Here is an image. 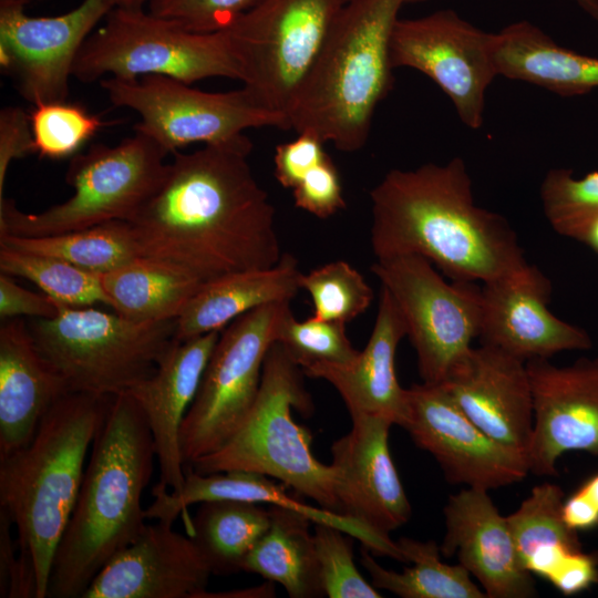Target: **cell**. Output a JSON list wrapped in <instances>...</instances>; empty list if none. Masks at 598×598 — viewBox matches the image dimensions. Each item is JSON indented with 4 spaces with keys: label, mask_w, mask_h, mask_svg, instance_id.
<instances>
[{
    "label": "cell",
    "mask_w": 598,
    "mask_h": 598,
    "mask_svg": "<svg viewBox=\"0 0 598 598\" xmlns=\"http://www.w3.org/2000/svg\"><path fill=\"white\" fill-rule=\"evenodd\" d=\"M561 514L574 530H589L598 526V509L578 489L564 501Z\"/></svg>",
    "instance_id": "obj_46"
},
{
    "label": "cell",
    "mask_w": 598,
    "mask_h": 598,
    "mask_svg": "<svg viewBox=\"0 0 598 598\" xmlns=\"http://www.w3.org/2000/svg\"><path fill=\"white\" fill-rule=\"evenodd\" d=\"M406 394L402 427L435 458L450 483L489 491L520 482L529 473L526 460L475 425L443 384H413Z\"/></svg>",
    "instance_id": "obj_16"
},
{
    "label": "cell",
    "mask_w": 598,
    "mask_h": 598,
    "mask_svg": "<svg viewBox=\"0 0 598 598\" xmlns=\"http://www.w3.org/2000/svg\"><path fill=\"white\" fill-rule=\"evenodd\" d=\"M58 305L55 317L28 323L38 349L70 392H128L155 372L177 340L176 319L138 322L93 306Z\"/></svg>",
    "instance_id": "obj_7"
},
{
    "label": "cell",
    "mask_w": 598,
    "mask_h": 598,
    "mask_svg": "<svg viewBox=\"0 0 598 598\" xmlns=\"http://www.w3.org/2000/svg\"><path fill=\"white\" fill-rule=\"evenodd\" d=\"M59 312V305L44 293H37L24 289L12 277L0 274V317L2 320L11 318L31 317L39 319L53 318Z\"/></svg>",
    "instance_id": "obj_45"
},
{
    "label": "cell",
    "mask_w": 598,
    "mask_h": 598,
    "mask_svg": "<svg viewBox=\"0 0 598 598\" xmlns=\"http://www.w3.org/2000/svg\"><path fill=\"white\" fill-rule=\"evenodd\" d=\"M283 484L270 477L246 471H228L200 474L185 467V480L178 492L166 488L153 489L154 501L146 508V518L173 523L182 515L187 516L190 505L209 501H243L267 504L291 509L307 516L312 524H327L342 529L360 540L374 555L404 561L396 540L368 527L347 515L328 511L321 506H310L298 497L290 496Z\"/></svg>",
    "instance_id": "obj_24"
},
{
    "label": "cell",
    "mask_w": 598,
    "mask_h": 598,
    "mask_svg": "<svg viewBox=\"0 0 598 598\" xmlns=\"http://www.w3.org/2000/svg\"><path fill=\"white\" fill-rule=\"evenodd\" d=\"M35 154L29 112L19 106H6L0 111V198L10 164Z\"/></svg>",
    "instance_id": "obj_44"
},
{
    "label": "cell",
    "mask_w": 598,
    "mask_h": 598,
    "mask_svg": "<svg viewBox=\"0 0 598 598\" xmlns=\"http://www.w3.org/2000/svg\"><path fill=\"white\" fill-rule=\"evenodd\" d=\"M396 543L404 561L412 564L402 571L384 568L362 546L361 564L377 589L402 598H487L461 564L441 560V549L434 540L401 537Z\"/></svg>",
    "instance_id": "obj_33"
},
{
    "label": "cell",
    "mask_w": 598,
    "mask_h": 598,
    "mask_svg": "<svg viewBox=\"0 0 598 598\" xmlns=\"http://www.w3.org/2000/svg\"><path fill=\"white\" fill-rule=\"evenodd\" d=\"M0 272L31 281L44 295L65 306H109L102 275L59 258L0 247Z\"/></svg>",
    "instance_id": "obj_35"
},
{
    "label": "cell",
    "mask_w": 598,
    "mask_h": 598,
    "mask_svg": "<svg viewBox=\"0 0 598 598\" xmlns=\"http://www.w3.org/2000/svg\"><path fill=\"white\" fill-rule=\"evenodd\" d=\"M348 0H261L227 31L244 86L286 121ZM224 30V29H223Z\"/></svg>",
    "instance_id": "obj_10"
},
{
    "label": "cell",
    "mask_w": 598,
    "mask_h": 598,
    "mask_svg": "<svg viewBox=\"0 0 598 598\" xmlns=\"http://www.w3.org/2000/svg\"><path fill=\"white\" fill-rule=\"evenodd\" d=\"M27 4H29L30 2H34V1H45V0H23Z\"/></svg>",
    "instance_id": "obj_51"
},
{
    "label": "cell",
    "mask_w": 598,
    "mask_h": 598,
    "mask_svg": "<svg viewBox=\"0 0 598 598\" xmlns=\"http://www.w3.org/2000/svg\"><path fill=\"white\" fill-rule=\"evenodd\" d=\"M109 78L164 75L187 84L208 79L243 81L227 31L193 32L145 12L113 8L81 47L72 76L83 83Z\"/></svg>",
    "instance_id": "obj_8"
},
{
    "label": "cell",
    "mask_w": 598,
    "mask_h": 598,
    "mask_svg": "<svg viewBox=\"0 0 598 598\" xmlns=\"http://www.w3.org/2000/svg\"><path fill=\"white\" fill-rule=\"evenodd\" d=\"M534 401L527 465L535 475H556L568 452L598 456V357L557 367L548 359L526 361Z\"/></svg>",
    "instance_id": "obj_17"
},
{
    "label": "cell",
    "mask_w": 598,
    "mask_h": 598,
    "mask_svg": "<svg viewBox=\"0 0 598 598\" xmlns=\"http://www.w3.org/2000/svg\"><path fill=\"white\" fill-rule=\"evenodd\" d=\"M411 0H348L288 114V130L312 131L343 152L362 148L392 86L390 44Z\"/></svg>",
    "instance_id": "obj_5"
},
{
    "label": "cell",
    "mask_w": 598,
    "mask_h": 598,
    "mask_svg": "<svg viewBox=\"0 0 598 598\" xmlns=\"http://www.w3.org/2000/svg\"><path fill=\"white\" fill-rule=\"evenodd\" d=\"M0 247L59 258L99 275L141 256L127 220L38 237L0 234Z\"/></svg>",
    "instance_id": "obj_34"
},
{
    "label": "cell",
    "mask_w": 598,
    "mask_h": 598,
    "mask_svg": "<svg viewBox=\"0 0 598 598\" xmlns=\"http://www.w3.org/2000/svg\"><path fill=\"white\" fill-rule=\"evenodd\" d=\"M443 513L441 554L456 555L487 598L536 596L533 575L519 563L507 517L499 513L488 491L463 488L448 496Z\"/></svg>",
    "instance_id": "obj_22"
},
{
    "label": "cell",
    "mask_w": 598,
    "mask_h": 598,
    "mask_svg": "<svg viewBox=\"0 0 598 598\" xmlns=\"http://www.w3.org/2000/svg\"><path fill=\"white\" fill-rule=\"evenodd\" d=\"M578 241L587 245L598 254V215L586 226Z\"/></svg>",
    "instance_id": "obj_47"
},
{
    "label": "cell",
    "mask_w": 598,
    "mask_h": 598,
    "mask_svg": "<svg viewBox=\"0 0 598 598\" xmlns=\"http://www.w3.org/2000/svg\"><path fill=\"white\" fill-rule=\"evenodd\" d=\"M405 336L403 317L382 288L374 327L364 349L349 362L316 363L301 370L309 378L330 383L351 417L380 416L402 427L408 414V394L396 377L395 354Z\"/></svg>",
    "instance_id": "obj_26"
},
{
    "label": "cell",
    "mask_w": 598,
    "mask_h": 598,
    "mask_svg": "<svg viewBox=\"0 0 598 598\" xmlns=\"http://www.w3.org/2000/svg\"><path fill=\"white\" fill-rule=\"evenodd\" d=\"M370 198L377 259L419 255L453 280L482 283L529 265L506 218L475 204L461 157L392 169Z\"/></svg>",
    "instance_id": "obj_2"
},
{
    "label": "cell",
    "mask_w": 598,
    "mask_h": 598,
    "mask_svg": "<svg viewBox=\"0 0 598 598\" xmlns=\"http://www.w3.org/2000/svg\"><path fill=\"white\" fill-rule=\"evenodd\" d=\"M350 431L333 442L331 465L340 483L342 513L389 535L405 525L412 508L393 463L384 417L352 416Z\"/></svg>",
    "instance_id": "obj_21"
},
{
    "label": "cell",
    "mask_w": 598,
    "mask_h": 598,
    "mask_svg": "<svg viewBox=\"0 0 598 598\" xmlns=\"http://www.w3.org/2000/svg\"><path fill=\"white\" fill-rule=\"evenodd\" d=\"M154 457L140 405L127 392L113 396L54 555L48 597L81 598L101 568L140 535L147 519L142 495Z\"/></svg>",
    "instance_id": "obj_3"
},
{
    "label": "cell",
    "mask_w": 598,
    "mask_h": 598,
    "mask_svg": "<svg viewBox=\"0 0 598 598\" xmlns=\"http://www.w3.org/2000/svg\"><path fill=\"white\" fill-rule=\"evenodd\" d=\"M313 538L324 596L329 598H380L359 571L353 556L352 536L342 529L315 524Z\"/></svg>",
    "instance_id": "obj_40"
},
{
    "label": "cell",
    "mask_w": 598,
    "mask_h": 598,
    "mask_svg": "<svg viewBox=\"0 0 598 598\" xmlns=\"http://www.w3.org/2000/svg\"><path fill=\"white\" fill-rule=\"evenodd\" d=\"M113 396L69 392L28 445L0 458V508L17 528L23 598H45L75 506L87 451Z\"/></svg>",
    "instance_id": "obj_4"
},
{
    "label": "cell",
    "mask_w": 598,
    "mask_h": 598,
    "mask_svg": "<svg viewBox=\"0 0 598 598\" xmlns=\"http://www.w3.org/2000/svg\"><path fill=\"white\" fill-rule=\"evenodd\" d=\"M62 375L42 355L23 318L0 326V458L33 439L52 405L69 393Z\"/></svg>",
    "instance_id": "obj_27"
},
{
    "label": "cell",
    "mask_w": 598,
    "mask_h": 598,
    "mask_svg": "<svg viewBox=\"0 0 598 598\" xmlns=\"http://www.w3.org/2000/svg\"><path fill=\"white\" fill-rule=\"evenodd\" d=\"M115 7L126 8V9H140L148 2L150 0H113Z\"/></svg>",
    "instance_id": "obj_50"
},
{
    "label": "cell",
    "mask_w": 598,
    "mask_h": 598,
    "mask_svg": "<svg viewBox=\"0 0 598 598\" xmlns=\"http://www.w3.org/2000/svg\"><path fill=\"white\" fill-rule=\"evenodd\" d=\"M494 53L498 76L563 96L582 95L598 87V58L559 45L526 20L495 32Z\"/></svg>",
    "instance_id": "obj_29"
},
{
    "label": "cell",
    "mask_w": 598,
    "mask_h": 598,
    "mask_svg": "<svg viewBox=\"0 0 598 598\" xmlns=\"http://www.w3.org/2000/svg\"><path fill=\"white\" fill-rule=\"evenodd\" d=\"M29 115L35 154L49 159L73 157L105 124L68 100L38 103Z\"/></svg>",
    "instance_id": "obj_38"
},
{
    "label": "cell",
    "mask_w": 598,
    "mask_h": 598,
    "mask_svg": "<svg viewBox=\"0 0 598 598\" xmlns=\"http://www.w3.org/2000/svg\"><path fill=\"white\" fill-rule=\"evenodd\" d=\"M301 289L311 297L313 318L344 324L363 313L374 297L364 277L344 260L302 274Z\"/></svg>",
    "instance_id": "obj_36"
},
{
    "label": "cell",
    "mask_w": 598,
    "mask_h": 598,
    "mask_svg": "<svg viewBox=\"0 0 598 598\" xmlns=\"http://www.w3.org/2000/svg\"><path fill=\"white\" fill-rule=\"evenodd\" d=\"M220 332L176 340L161 358L155 372L127 392L140 405L153 437L159 465L157 487L178 492L184 483L182 424Z\"/></svg>",
    "instance_id": "obj_23"
},
{
    "label": "cell",
    "mask_w": 598,
    "mask_h": 598,
    "mask_svg": "<svg viewBox=\"0 0 598 598\" xmlns=\"http://www.w3.org/2000/svg\"><path fill=\"white\" fill-rule=\"evenodd\" d=\"M269 511L270 526L246 557L243 570L279 584L291 598L324 596L312 522L279 506Z\"/></svg>",
    "instance_id": "obj_30"
},
{
    "label": "cell",
    "mask_w": 598,
    "mask_h": 598,
    "mask_svg": "<svg viewBox=\"0 0 598 598\" xmlns=\"http://www.w3.org/2000/svg\"><path fill=\"white\" fill-rule=\"evenodd\" d=\"M549 279L534 265L481 286V343L520 360L549 359L561 351L588 350L589 333L555 316Z\"/></svg>",
    "instance_id": "obj_18"
},
{
    "label": "cell",
    "mask_w": 598,
    "mask_h": 598,
    "mask_svg": "<svg viewBox=\"0 0 598 598\" xmlns=\"http://www.w3.org/2000/svg\"><path fill=\"white\" fill-rule=\"evenodd\" d=\"M323 142L312 131L298 132V136L277 145L275 152V176L285 188L293 189L315 166L329 154Z\"/></svg>",
    "instance_id": "obj_43"
},
{
    "label": "cell",
    "mask_w": 598,
    "mask_h": 598,
    "mask_svg": "<svg viewBox=\"0 0 598 598\" xmlns=\"http://www.w3.org/2000/svg\"><path fill=\"white\" fill-rule=\"evenodd\" d=\"M110 101L135 111L138 132L167 154L187 145L225 144L248 128L275 126L286 121L265 107L245 86L229 92H205L173 78L145 75L100 81Z\"/></svg>",
    "instance_id": "obj_12"
},
{
    "label": "cell",
    "mask_w": 598,
    "mask_h": 598,
    "mask_svg": "<svg viewBox=\"0 0 598 598\" xmlns=\"http://www.w3.org/2000/svg\"><path fill=\"white\" fill-rule=\"evenodd\" d=\"M290 311V301L268 303L220 332L182 424L185 466L218 450L241 425L256 401L266 354Z\"/></svg>",
    "instance_id": "obj_11"
},
{
    "label": "cell",
    "mask_w": 598,
    "mask_h": 598,
    "mask_svg": "<svg viewBox=\"0 0 598 598\" xmlns=\"http://www.w3.org/2000/svg\"><path fill=\"white\" fill-rule=\"evenodd\" d=\"M423 1H426V0H411L410 3H417V2H423Z\"/></svg>",
    "instance_id": "obj_52"
},
{
    "label": "cell",
    "mask_w": 598,
    "mask_h": 598,
    "mask_svg": "<svg viewBox=\"0 0 598 598\" xmlns=\"http://www.w3.org/2000/svg\"><path fill=\"white\" fill-rule=\"evenodd\" d=\"M539 196L544 214L559 235L578 240L598 215V171L581 178L573 171L554 168L542 181Z\"/></svg>",
    "instance_id": "obj_37"
},
{
    "label": "cell",
    "mask_w": 598,
    "mask_h": 598,
    "mask_svg": "<svg viewBox=\"0 0 598 598\" xmlns=\"http://www.w3.org/2000/svg\"><path fill=\"white\" fill-rule=\"evenodd\" d=\"M301 277L297 259L285 254L270 268L233 272L203 282L176 319V339L223 331L256 308L291 301L301 289Z\"/></svg>",
    "instance_id": "obj_28"
},
{
    "label": "cell",
    "mask_w": 598,
    "mask_h": 598,
    "mask_svg": "<svg viewBox=\"0 0 598 598\" xmlns=\"http://www.w3.org/2000/svg\"><path fill=\"white\" fill-rule=\"evenodd\" d=\"M212 575L190 536L156 520L101 568L81 598H203Z\"/></svg>",
    "instance_id": "obj_20"
},
{
    "label": "cell",
    "mask_w": 598,
    "mask_h": 598,
    "mask_svg": "<svg viewBox=\"0 0 598 598\" xmlns=\"http://www.w3.org/2000/svg\"><path fill=\"white\" fill-rule=\"evenodd\" d=\"M292 193L298 208L321 219L346 207L339 172L330 156L309 171Z\"/></svg>",
    "instance_id": "obj_42"
},
{
    "label": "cell",
    "mask_w": 598,
    "mask_h": 598,
    "mask_svg": "<svg viewBox=\"0 0 598 598\" xmlns=\"http://www.w3.org/2000/svg\"><path fill=\"white\" fill-rule=\"evenodd\" d=\"M261 0H150L148 12L193 32H216Z\"/></svg>",
    "instance_id": "obj_41"
},
{
    "label": "cell",
    "mask_w": 598,
    "mask_h": 598,
    "mask_svg": "<svg viewBox=\"0 0 598 598\" xmlns=\"http://www.w3.org/2000/svg\"><path fill=\"white\" fill-rule=\"evenodd\" d=\"M563 503L561 487L545 482L506 517L523 568L571 596L598 584V556L584 550L563 518Z\"/></svg>",
    "instance_id": "obj_25"
},
{
    "label": "cell",
    "mask_w": 598,
    "mask_h": 598,
    "mask_svg": "<svg viewBox=\"0 0 598 598\" xmlns=\"http://www.w3.org/2000/svg\"><path fill=\"white\" fill-rule=\"evenodd\" d=\"M243 501L199 503L185 525L215 575L243 570V564L270 526V511Z\"/></svg>",
    "instance_id": "obj_32"
},
{
    "label": "cell",
    "mask_w": 598,
    "mask_h": 598,
    "mask_svg": "<svg viewBox=\"0 0 598 598\" xmlns=\"http://www.w3.org/2000/svg\"><path fill=\"white\" fill-rule=\"evenodd\" d=\"M578 491L598 509V473L589 477Z\"/></svg>",
    "instance_id": "obj_48"
},
{
    "label": "cell",
    "mask_w": 598,
    "mask_h": 598,
    "mask_svg": "<svg viewBox=\"0 0 598 598\" xmlns=\"http://www.w3.org/2000/svg\"><path fill=\"white\" fill-rule=\"evenodd\" d=\"M441 384L475 425L527 462L534 401L526 361L481 343Z\"/></svg>",
    "instance_id": "obj_19"
},
{
    "label": "cell",
    "mask_w": 598,
    "mask_h": 598,
    "mask_svg": "<svg viewBox=\"0 0 598 598\" xmlns=\"http://www.w3.org/2000/svg\"><path fill=\"white\" fill-rule=\"evenodd\" d=\"M578 4L587 14L598 21V0H571Z\"/></svg>",
    "instance_id": "obj_49"
},
{
    "label": "cell",
    "mask_w": 598,
    "mask_h": 598,
    "mask_svg": "<svg viewBox=\"0 0 598 598\" xmlns=\"http://www.w3.org/2000/svg\"><path fill=\"white\" fill-rule=\"evenodd\" d=\"M202 283L177 267L144 256L102 275L109 307L138 322L177 319Z\"/></svg>",
    "instance_id": "obj_31"
},
{
    "label": "cell",
    "mask_w": 598,
    "mask_h": 598,
    "mask_svg": "<svg viewBox=\"0 0 598 598\" xmlns=\"http://www.w3.org/2000/svg\"><path fill=\"white\" fill-rule=\"evenodd\" d=\"M244 134L193 153H173L163 179L128 220L140 255L202 282L277 265L275 208L248 163Z\"/></svg>",
    "instance_id": "obj_1"
},
{
    "label": "cell",
    "mask_w": 598,
    "mask_h": 598,
    "mask_svg": "<svg viewBox=\"0 0 598 598\" xmlns=\"http://www.w3.org/2000/svg\"><path fill=\"white\" fill-rule=\"evenodd\" d=\"M277 342L301 369L316 363H346L359 353L347 337L344 323L313 317L298 321L291 311L280 326Z\"/></svg>",
    "instance_id": "obj_39"
},
{
    "label": "cell",
    "mask_w": 598,
    "mask_h": 598,
    "mask_svg": "<svg viewBox=\"0 0 598 598\" xmlns=\"http://www.w3.org/2000/svg\"><path fill=\"white\" fill-rule=\"evenodd\" d=\"M166 155L138 132L113 146L92 145L71 158L65 182L73 194L63 203L29 214L0 198V234L38 237L128 221L159 186Z\"/></svg>",
    "instance_id": "obj_9"
},
{
    "label": "cell",
    "mask_w": 598,
    "mask_h": 598,
    "mask_svg": "<svg viewBox=\"0 0 598 598\" xmlns=\"http://www.w3.org/2000/svg\"><path fill=\"white\" fill-rule=\"evenodd\" d=\"M301 368L279 342L269 348L256 401L237 431L215 452L188 465L200 474L258 473L280 481L328 511L342 514L340 483L331 464L313 454L311 432L291 414L312 411Z\"/></svg>",
    "instance_id": "obj_6"
},
{
    "label": "cell",
    "mask_w": 598,
    "mask_h": 598,
    "mask_svg": "<svg viewBox=\"0 0 598 598\" xmlns=\"http://www.w3.org/2000/svg\"><path fill=\"white\" fill-rule=\"evenodd\" d=\"M23 0H0V68L33 105L64 101L78 53L113 0H83L55 17H32Z\"/></svg>",
    "instance_id": "obj_15"
},
{
    "label": "cell",
    "mask_w": 598,
    "mask_h": 598,
    "mask_svg": "<svg viewBox=\"0 0 598 598\" xmlns=\"http://www.w3.org/2000/svg\"><path fill=\"white\" fill-rule=\"evenodd\" d=\"M495 32H486L452 9L398 19L391 38L393 69L410 68L430 78L472 130L484 122L487 89L498 76Z\"/></svg>",
    "instance_id": "obj_14"
},
{
    "label": "cell",
    "mask_w": 598,
    "mask_h": 598,
    "mask_svg": "<svg viewBox=\"0 0 598 598\" xmlns=\"http://www.w3.org/2000/svg\"><path fill=\"white\" fill-rule=\"evenodd\" d=\"M371 270L403 317L423 382L443 383L478 337L481 286L465 280L446 282L419 255L377 259Z\"/></svg>",
    "instance_id": "obj_13"
}]
</instances>
